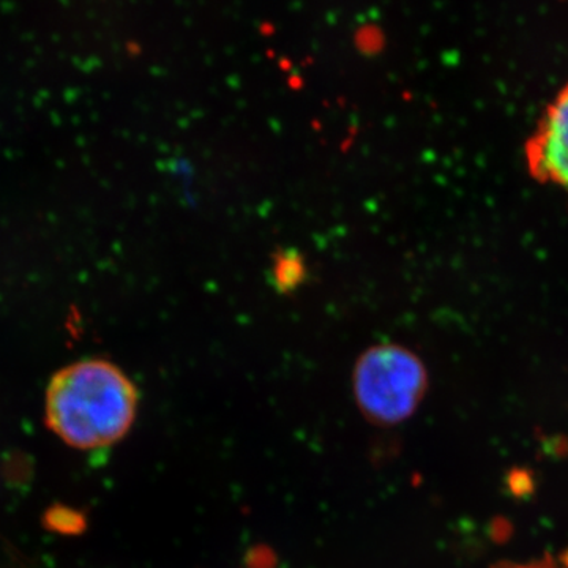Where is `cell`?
<instances>
[{
  "label": "cell",
  "mask_w": 568,
  "mask_h": 568,
  "mask_svg": "<svg viewBox=\"0 0 568 568\" xmlns=\"http://www.w3.org/2000/svg\"><path fill=\"white\" fill-rule=\"evenodd\" d=\"M138 406V387L118 365L85 358L51 377L44 395V422L67 446L100 450L129 435Z\"/></svg>",
  "instance_id": "cell-1"
},
{
  "label": "cell",
  "mask_w": 568,
  "mask_h": 568,
  "mask_svg": "<svg viewBox=\"0 0 568 568\" xmlns=\"http://www.w3.org/2000/svg\"><path fill=\"white\" fill-rule=\"evenodd\" d=\"M354 398L366 420L390 426L416 413L428 388L424 362L399 345H377L357 358Z\"/></svg>",
  "instance_id": "cell-2"
},
{
  "label": "cell",
  "mask_w": 568,
  "mask_h": 568,
  "mask_svg": "<svg viewBox=\"0 0 568 568\" xmlns=\"http://www.w3.org/2000/svg\"><path fill=\"white\" fill-rule=\"evenodd\" d=\"M529 173L568 201V82L541 114L525 149Z\"/></svg>",
  "instance_id": "cell-3"
},
{
  "label": "cell",
  "mask_w": 568,
  "mask_h": 568,
  "mask_svg": "<svg viewBox=\"0 0 568 568\" xmlns=\"http://www.w3.org/2000/svg\"><path fill=\"white\" fill-rule=\"evenodd\" d=\"M272 276L276 290L290 291L304 282L305 264L304 257L295 252H282L276 254Z\"/></svg>",
  "instance_id": "cell-4"
},
{
  "label": "cell",
  "mask_w": 568,
  "mask_h": 568,
  "mask_svg": "<svg viewBox=\"0 0 568 568\" xmlns=\"http://www.w3.org/2000/svg\"><path fill=\"white\" fill-rule=\"evenodd\" d=\"M48 528L62 534H77L85 528V519L69 507L50 508L47 515Z\"/></svg>",
  "instance_id": "cell-5"
},
{
  "label": "cell",
  "mask_w": 568,
  "mask_h": 568,
  "mask_svg": "<svg viewBox=\"0 0 568 568\" xmlns=\"http://www.w3.org/2000/svg\"><path fill=\"white\" fill-rule=\"evenodd\" d=\"M499 568H556L549 560H541V562L529 564V566H511V564H504Z\"/></svg>",
  "instance_id": "cell-6"
}]
</instances>
